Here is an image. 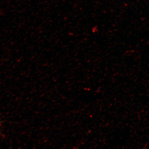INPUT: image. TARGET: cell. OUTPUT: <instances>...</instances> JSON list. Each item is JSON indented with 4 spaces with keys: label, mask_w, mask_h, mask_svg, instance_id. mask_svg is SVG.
Segmentation results:
<instances>
[{
    "label": "cell",
    "mask_w": 149,
    "mask_h": 149,
    "mask_svg": "<svg viewBox=\"0 0 149 149\" xmlns=\"http://www.w3.org/2000/svg\"></svg>",
    "instance_id": "cell-1"
}]
</instances>
